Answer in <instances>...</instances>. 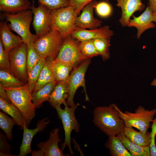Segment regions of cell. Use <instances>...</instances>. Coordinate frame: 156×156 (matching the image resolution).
<instances>
[{
    "mask_svg": "<svg viewBox=\"0 0 156 156\" xmlns=\"http://www.w3.org/2000/svg\"><path fill=\"white\" fill-rule=\"evenodd\" d=\"M114 104L108 106H98L93 112L95 125L108 136L116 135L125 127Z\"/></svg>",
    "mask_w": 156,
    "mask_h": 156,
    "instance_id": "cell-1",
    "label": "cell"
},
{
    "mask_svg": "<svg viewBox=\"0 0 156 156\" xmlns=\"http://www.w3.org/2000/svg\"><path fill=\"white\" fill-rule=\"evenodd\" d=\"M5 88L12 103L20 111L28 126L35 116L36 108L27 83L19 87Z\"/></svg>",
    "mask_w": 156,
    "mask_h": 156,
    "instance_id": "cell-2",
    "label": "cell"
},
{
    "mask_svg": "<svg viewBox=\"0 0 156 156\" xmlns=\"http://www.w3.org/2000/svg\"><path fill=\"white\" fill-rule=\"evenodd\" d=\"M33 14L31 10L19 12L15 14L4 12L2 15L7 21L10 29L17 33L22 38L23 42L26 44L34 42L38 38L36 34L31 33L30 25Z\"/></svg>",
    "mask_w": 156,
    "mask_h": 156,
    "instance_id": "cell-3",
    "label": "cell"
},
{
    "mask_svg": "<svg viewBox=\"0 0 156 156\" xmlns=\"http://www.w3.org/2000/svg\"><path fill=\"white\" fill-rule=\"evenodd\" d=\"M51 30H56L64 38L70 35L77 26L75 20L78 15L71 6L51 10Z\"/></svg>",
    "mask_w": 156,
    "mask_h": 156,
    "instance_id": "cell-4",
    "label": "cell"
},
{
    "mask_svg": "<svg viewBox=\"0 0 156 156\" xmlns=\"http://www.w3.org/2000/svg\"><path fill=\"white\" fill-rule=\"evenodd\" d=\"M63 104L65 106L64 109L61 105L55 107L58 116L62 122L65 134L64 142L61 144V149L63 151L67 146L68 148L71 155H73V151L71 144V135L72 131L74 130L76 132H79V125L75 114L76 109L79 105V103L74 104L72 106L68 107L65 102Z\"/></svg>",
    "mask_w": 156,
    "mask_h": 156,
    "instance_id": "cell-5",
    "label": "cell"
},
{
    "mask_svg": "<svg viewBox=\"0 0 156 156\" xmlns=\"http://www.w3.org/2000/svg\"><path fill=\"white\" fill-rule=\"evenodd\" d=\"M116 107L125 127H134L144 133L148 131L156 114V108L149 110L142 106H138L134 113L127 111L123 112L116 105Z\"/></svg>",
    "mask_w": 156,
    "mask_h": 156,
    "instance_id": "cell-6",
    "label": "cell"
},
{
    "mask_svg": "<svg viewBox=\"0 0 156 156\" xmlns=\"http://www.w3.org/2000/svg\"><path fill=\"white\" fill-rule=\"evenodd\" d=\"M64 38L56 30H52L38 38L35 48L41 58L50 57L54 60L57 56Z\"/></svg>",
    "mask_w": 156,
    "mask_h": 156,
    "instance_id": "cell-7",
    "label": "cell"
},
{
    "mask_svg": "<svg viewBox=\"0 0 156 156\" xmlns=\"http://www.w3.org/2000/svg\"><path fill=\"white\" fill-rule=\"evenodd\" d=\"M27 44L24 42L12 49L8 52L10 72L26 83L27 81Z\"/></svg>",
    "mask_w": 156,
    "mask_h": 156,
    "instance_id": "cell-8",
    "label": "cell"
},
{
    "mask_svg": "<svg viewBox=\"0 0 156 156\" xmlns=\"http://www.w3.org/2000/svg\"><path fill=\"white\" fill-rule=\"evenodd\" d=\"M90 59L86 60L78 66L75 68L68 80V95L66 103L68 107L74 104V97L77 89L82 87L84 89L86 101H89L86 90L85 77L88 66L91 62Z\"/></svg>",
    "mask_w": 156,
    "mask_h": 156,
    "instance_id": "cell-9",
    "label": "cell"
},
{
    "mask_svg": "<svg viewBox=\"0 0 156 156\" xmlns=\"http://www.w3.org/2000/svg\"><path fill=\"white\" fill-rule=\"evenodd\" d=\"M78 44L70 35L64 39L59 54L54 60L69 64L74 68L86 59L80 52Z\"/></svg>",
    "mask_w": 156,
    "mask_h": 156,
    "instance_id": "cell-10",
    "label": "cell"
},
{
    "mask_svg": "<svg viewBox=\"0 0 156 156\" xmlns=\"http://www.w3.org/2000/svg\"><path fill=\"white\" fill-rule=\"evenodd\" d=\"M30 10L33 15V27L38 38L51 30V10L40 3L36 7L34 1Z\"/></svg>",
    "mask_w": 156,
    "mask_h": 156,
    "instance_id": "cell-11",
    "label": "cell"
},
{
    "mask_svg": "<svg viewBox=\"0 0 156 156\" xmlns=\"http://www.w3.org/2000/svg\"><path fill=\"white\" fill-rule=\"evenodd\" d=\"M48 118H45L37 122L36 128L30 129L25 125L23 128V132L22 143L19 147L18 156H25L27 154L31 153V143L32 139L37 133L44 130L47 125L50 123Z\"/></svg>",
    "mask_w": 156,
    "mask_h": 156,
    "instance_id": "cell-12",
    "label": "cell"
},
{
    "mask_svg": "<svg viewBox=\"0 0 156 156\" xmlns=\"http://www.w3.org/2000/svg\"><path fill=\"white\" fill-rule=\"evenodd\" d=\"M97 3L95 0L84 6L80 15L76 18L75 23L77 27L92 29L101 26L102 21L95 18L93 16V10Z\"/></svg>",
    "mask_w": 156,
    "mask_h": 156,
    "instance_id": "cell-13",
    "label": "cell"
},
{
    "mask_svg": "<svg viewBox=\"0 0 156 156\" xmlns=\"http://www.w3.org/2000/svg\"><path fill=\"white\" fill-rule=\"evenodd\" d=\"M109 28V26L105 25L99 28L87 30L77 27L70 35L79 42L99 38L110 40L114 33Z\"/></svg>",
    "mask_w": 156,
    "mask_h": 156,
    "instance_id": "cell-14",
    "label": "cell"
},
{
    "mask_svg": "<svg viewBox=\"0 0 156 156\" xmlns=\"http://www.w3.org/2000/svg\"><path fill=\"white\" fill-rule=\"evenodd\" d=\"M116 5L121 9V15L119 21L123 27L127 26L130 18L135 12L144 10L145 5L143 0H116Z\"/></svg>",
    "mask_w": 156,
    "mask_h": 156,
    "instance_id": "cell-15",
    "label": "cell"
},
{
    "mask_svg": "<svg viewBox=\"0 0 156 156\" xmlns=\"http://www.w3.org/2000/svg\"><path fill=\"white\" fill-rule=\"evenodd\" d=\"M60 129L56 128L51 131L48 140L45 142H41L37 146L44 153V156H68L70 154H64L60 148L58 143L62 139L60 138L58 131Z\"/></svg>",
    "mask_w": 156,
    "mask_h": 156,
    "instance_id": "cell-16",
    "label": "cell"
},
{
    "mask_svg": "<svg viewBox=\"0 0 156 156\" xmlns=\"http://www.w3.org/2000/svg\"><path fill=\"white\" fill-rule=\"evenodd\" d=\"M152 12L153 11L147 6L140 16L136 17L133 15V19L129 20L127 26L135 27L137 29L138 39H139L142 34L147 30L155 27L153 22Z\"/></svg>",
    "mask_w": 156,
    "mask_h": 156,
    "instance_id": "cell-17",
    "label": "cell"
},
{
    "mask_svg": "<svg viewBox=\"0 0 156 156\" xmlns=\"http://www.w3.org/2000/svg\"><path fill=\"white\" fill-rule=\"evenodd\" d=\"M0 41L4 49L8 53L12 49L23 42L20 36H16L12 32L6 22L0 23Z\"/></svg>",
    "mask_w": 156,
    "mask_h": 156,
    "instance_id": "cell-18",
    "label": "cell"
},
{
    "mask_svg": "<svg viewBox=\"0 0 156 156\" xmlns=\"http://www.w3.org/2000/svg\"><path fill=\"white\" fill-rule=\"evenodd\" d=\"M68 80L57 82L49 101L54 108L66 102L68 95Z\"/></svg>",
    "mask_w": 156,
    "mask_h": 156,
    "instance_id": "cell-19",
    "label": "cell"
},
{
    "mask_svg": "<svg viewBox=\"0 0 156 156\" xmlns=\"http://www.w3.org/2000/svg\"><path fill=\"white\" fill-rule=\"evenodd\" d=\"M32 4L29 0H0V10L11 14L30 10Z\"/></svg>",
    "mask_w": 156,
    "mask_h": 156,
    "instance_id": "cell-20",
    "label": "cell"
},
{
    "mask_svg": "<svg viewBox=\"0 0 156 156\" xmlns=\"http://www.w3.org/2000/svg\"><path fill=\"white\" fill-rule=\"evenodd\" d=\"M116 135L132 156H151L149 146H143L132 142L125 135L123 131Z\"/></svg>",
    "mask_w": 156,
    "mask_h": 156,
    "instance_id": "cell-21",
    "label": "cell"
},
{
    "mask_svg": "<svg viewBox=\"0 0 156 156\" xmlns=\"http://www.w3.org/2000/svg\"><path fill=\"white\" fill-rule=\"evenodd\" d=\"M123 132L125 135L132 142L143 146H150L151 133H145L135 130L132 127H125Z\"/></svg>",
    "mask_w": 156,
    "mask_h": 156,
    "instance_id": "cell-22",
    "label": "cell"
},
{
    "mask_svg": "<svg viewBox=\"0 0 156 156\" xmlns=\"http://www.w3.org/2000/svg\"><path fill=\"white\" fill-rule=\"evenodd\" d=\"M56 83L55 81L48 83L32 93V102L36 108L40 107L44 102L49 101Z\"/></svg>",
    "mask_w": 156,
    "mask_h": 156,
    "instance_id": "cell-23",
    "label": "cell"
},
{
    "mask_svg": "<svg viewBox=\"0 0 156 156\" xmlns=\"http://www.w3.org/2000/svg\"><path fill=\"white\" fill-rule=\"evenodd\" d=\"M0 109L14 119L16 124L22 129H23L25 125L28 127L25 118L20 111L12 103H9L0 98Z\"/></svg>",
    "mask_w": 156,
    "mask_h": 156,
    "instance_id": "cell-24",
    "label": "cell"
},
{
    "mask_svg": "<svg viewBox=\"0 0 156 156\" xmlns=\"http://www.w3.org/2000/svg\"><path fill=\"white\" fill-rule=\"evenodd\" d=\"M74 67L68 63L53 60L51 65L52 73L57 81L68 80L70 73Z\"/></svg>",
    "mask_w": 156,
    "mask_h": 156,
    "instance_id": "cell-25",
    "label": "cell"
},
{
    "mask_svg": "<svg viewBox=\"0 0 156 156\" xmlns=\"http://www.w3.org/2000/svg\"><path fill=\"white\" fill-rule=\"evenodd\" d=\"M112 156H132L116 135L109 136L105 144Z\"/></svg>",
    "mask_w": 156,
    "mask_h": 156,
    "instance_id": "cell-26",
    "label": "cell"
},
{
    "mask_svg": "<svg viewBox=\"0 0 156 156\" xmlns=\"http://www.w3.org/2000/svg\"><path fill=\"white\" fill-rule=\"evenodd\" d=\"M0 84L5 88L19 87L26 83L21 81L11 72L0 69Z\"/></svg>",
    "mask_w": 156,
    "mask_h": 156,
    "instance_id": "cell-27",
    "label": "cell"
},
{
    "mask_svg": "<svg viewBox=\"0 0 156 156\" xmlns=\"http://www.w3.org/2000/svg\"><path fill=\"white\" fill-rule=\"evenodd\" d=\"M46 58H41L38 63L27 73V83L32 93L38 81L40 73L43 66Z\"/></svg>",
    "mask_w": 156,
    "mask_h": 156,
    "instance_id": "cell-28",
    "label": "cell"
},
{
    "mask_svg": "<svg viewBox=\"0 0 156 156\" xmlns=\"http://www.w3.org/2000/svg\"><path fill=\"white\" fill-rule=\"evenodd\" d=\"M94 46L103 60H108L110 57L109 47L110 39L104 38H97L92 39Z\"/></svg>",
    "mask_w": 156,
    "mask_h": 156,
    "instance_id": "cell-29",
    "label": "cell"
},
{
    "mask_svg": "<svg viewBox=\"0 0 156 156\" xmlns=\"http://www.w3.org/2000/svg\"><path fill=\"white\" fill-rule=\"evenodd\" d=\"M78 44L80 52L86 59L99 55L92 39L79 42Z\"/></svg>",
    "mask_w": 156,
    "mask_h": 156,
    "instance_id": "cell-30",
    "label": "cell"
},
{
    "mask_svg": "<svg viewBox=\"0 0 156 156\" xmlns=\"http://www.w3.org/2000/svg\"><path fill=\"white\" fill-rule=\"evenodd\" d=\"M15 124L16 123L14 119L0 111V127L10 141L13 139L12 131Z\"/></svg>",
    "mask_w": 156,
    "mask_h": 156,
    "instance_id": "cell-31",
    "label": "cell"
},
{
    "mask_svg": "<svg viewBox=\"0 0 156 156\" xmlns=\"http://www.w3.org/2000/svg\"><path fill=\"white\" fill-rule=\"evenodd\" d=\"M53 60H54L52 58L50 57H47L45 58L43 66L40 73L35 87L32 93L37 91L43 86V83L45 79L52 72L51 66Z\"/></svg>",
    "mask_w": 156,
    "mask_h": 156,
    "instance_id": "cell-32",
    "label": "cell"
},
{
    "mask_svg": "<svg viewBox=\"0 0 156 156\" xmlns=\"http://www.w3.org/2000/svg\"><path fill=\"white\" fill-rule=\"evenodd\" d=\"M27 46V68L28 73L38 63L41 57L36 51L34 42H30Z\"/></svg>",
    "mask_w": 156,
    "mask_h": 156,
    "instance_id": "cell-33",
    "label": "cell"
},
{
    "mask_svg": "<svg viewBox=\"0 0 156 156\" xmlns=\"http://www.w3.org/2000/svg\"><path fill=\"white\" fill-rule=\"evenodd\" d=\"M51 10L69 6V0H37Z\"/></svg>",
    "mask_w": 156,
    "mask_h": 156,
    "instance_id": "cell-34",
    "label": "cell"
},
{
    "mask_svg": "<svg viewBox=\"0 0 156 156\" xmlns=\"http://www.w3.org/2000/svg\"><path fill=\"white\" fill-rule=\"evenodd\" d=\"M95 8L97 14L103 18L109 16L112 12V5L105 1L97 3Z\"/></svg>",
    "mask_w": 156,
    "mask_h": 156,
    "instance_id": "cell-35",
    "label": "cell"
},
{
    "mask_svg": "<svg viewBox=\"0 0 156 156\" xmlns=\"http://www.w3.org/2000/svg\"><path fill=\"white\" fill-rule=\"evenodd\" d=\"M0 68L10 72V65L8 53L4 49L0 41Z\"/></svg>",
    "mask_w": 156,
    "mask_h": 156,
    "instance_id": "cell-36",
    "label": "cell"
},
{
    "mask_svg": "<svg viewBox=\"0 0 156 156\" xmlns=\"http://www.w3.org/2000/svg\"><path fill=\"white\" fill-rule=\"evenodd\" d=\"M7 136L0 132V155L6 156H13L15 154L11 153L10 149L12 148L7 141Z\"/></svg>",
    "mask_w": 156,
    "mask_h": 156,
    "instance_id": "cell-37",
    "label": "cell"
},
{
    "mask_svg": "<svg viewBox=\"0 0 156 156\" xmlns=\"http://www.w3.org/2000/svg\"><path fill=\"white\" fill-rule=\"evenodd\" d=\"M152 120L151 133V142L150 145L151 156H156V146L155 138L156 135V114Z\"/></svg>",
    "mask_w": 156,
    "mask_h": 156,
    "instance_id": "cell-38",
    "label": "cell"
},
{
    "mask_svg": "<svg viewBox=\"0 0 156 156\" xmlns=\"http://www.w3.org/2000/svg\"><path fill=\"white\" fill-rule=\"evenodd\" d=\"M95 0H69L70 5L75 10L79 15L80 11L87 4ZM110 0H105L108 1Z\"/></svg>",
    "mask_w": 156,
    "mask_h": 156,
    "instance_id": "cell-39",
    "label": "cell"
},
{
    "mask_svg": "<svg viewBox=\"0 0 156 156\" xmlns=\"http://www.w3.org/2000/svg\"><path fill=\"white\" fill-rule=\"evenodd\" d=\"M0 98H1L7 102L11 103L5 89V87L1 84H0Z\"/></svg>",
    "mask_w": 156,
    "mask_h": 156,
    "instance_id": "cell-40",
    "label": "cell"
},
{
    "mask_svg": "<svg viewBox=\"0 0 156 156\" xmlns=\"http://www.w3.org/2000/svg\"><path fill=\"white\" fill-rule=\"evenodd\" d=\"M148 1V6L153 11H156V0H147Z\"/></svg>",
    "mask_w": 156,
    "mask_h": 156,
    "instance_id": "cell-41",
    "label": "cell"
},
{
    "mask_svg": "<svg viewBox=\"0 0 156 156\" xmlns=\"http://www.w3.org/2000/svg\"><path fill=\"white\" fill-rule=\"evenodd\" d=\"M32 156H44V152L41 149L39 150L32 151L31 152Z\"/></svg>",
    "mask_w": 156,
    "mask_h": 156,
    "instance_id": "cell-42",
    "label": "cell"
},
{
    "mask_svg": "<svg viewBox=\"0 0 156 156\" xmlns=\"http://www.w3.org/2000/svg\"><path fill=\"white\" fill-rule=\"evenodd\" d=\"M152 16L153 22L156 23V11L153 12Z\"/></svg>",
    "mask_w": 156,
    "mask_h": 156,
    "instance_id": "cell-43",
    "label": "cell"
},
{
    "mask_svg": "<svg viewBox=\"0 0 156 156\" xmlns=\"http://www.w3.org/2000/svg\"><path fill=\"white\" fill-rule=\"evenodd\" d=\"M152 86H156V78L154 79L151 83Z\"/></svg>",
    "mask_w": 156,
    "mask_h": 156,
    "instance_id": "cell-44",
    "label": "cell"
}]
</instances>
